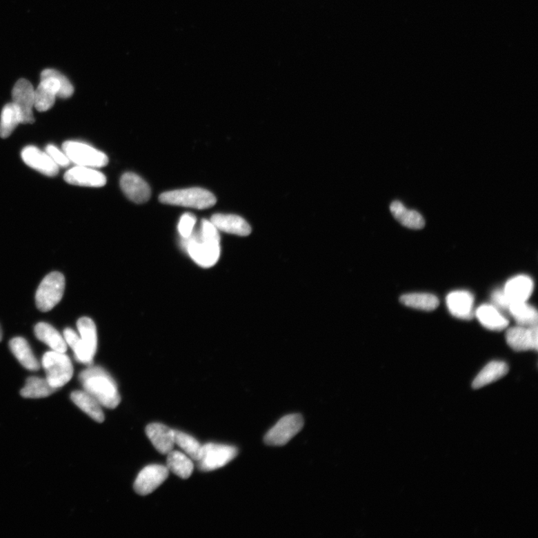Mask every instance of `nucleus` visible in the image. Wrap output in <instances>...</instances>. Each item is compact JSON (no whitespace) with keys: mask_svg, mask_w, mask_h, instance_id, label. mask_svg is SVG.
<instances>
[{"mask_svg":"<svg viewBox=\"0 0 538 538\" xmlns=\"http://www.w3.org/2000/svg\"><path fill=\"white\" fill-rule=\"evenodd\" d=\"M221 237L219 230L208 220H203L201 230L182 239L181 246L193 261L205 268L217 263L221 255Z\"/></svg>","mask_w":538,"mask_h":538,"instance_id":"1","label":"nucleus"},{"mask_svg":"<svg viewBox=\"0 0 538 538\" xmlns=\"http://www.w3.org/2000/svg\"><path fill=\"white\" fill-rule=\"evenodd\" d=\"M79 379L86 392L103 407L116 408L121 402L118 386L109 372L100 366H90L80 373Z\"/></svg>","mask_w":538,"mask_h":538,"instance_id":"2","label":"nucleus"},{"mask_svg":"<svg viewBox=\"0 0 538 538\" xmlns=\"http://www.w3.org/2000/svg\"><path fill=\"white\" fill-rule=\"evenodd\" d=\"M74 92V86L61 72L44 70L41 74V83L34 90V108L39 112H47L55 104L57 97L67 99Z\"/></svg>","mask_w":538,"mask_h":538,"instance_id":"3","label":"nucleus"},{"mask_svg":"<svg viewBox=\"0 0 538 538\" xmlns=\"http://www.w3.org/2000/svg\"><path fill=\"white\" fill-rule=\"evenodd\" d=\"M159 201L168 205L203 210L212 208L217 203V197L204 188H190L164 192L159 196Z\"/></svg>","mask_w":538,"mask_h":538,"instance_id":"4","label":"nucleus"},{"mask_svg":"<svg viewBox=\"0 0 538 538\" xmlns=\"http://www.w3.org/2000/svg\"><path fill=\"white\" fill-rule=\"evenodd\" d=\"M42 366L47 375V381L52 388L59 390L64 387L74 375V367L70 357L65 353L51 351L43 355Z\"/></svg>","mask_w":538,"mask_h":538,"instance_id":"5","label":"nucleus"},{"mask_svg":"<svg viewBox=\"0 0 538 538\" xmlns=\"http://www.w3.org/2000/svg\"><path fill=\"white\" fill-rule=\"evenodd\" d=\"M66 289L64 275L51 272L43 278L35 295L36 306L41 312H48L61 301Z\"/></svg>","mask_w":538,"mask_h":538,"instance_id":"6","label":"nucleus"},{"mask_svg":"<svg viewBox=\"0 0 538 538\" xmlns=\"http://www.w3.org/2000/svg\"><path fill=\"white\" fill-rule=\"evenodd\" d=\"M62 150L70 161L77 166L101 168L109 163V159L103 152L84 143L68 141L63 143Z\"/></svg>","mask_w":538,"mask_h":538,"instance_id":"7","label":"nucleus"},{"mask_svg":"<svg viewBox=\"0 0 538 538\" xmlns=\"http://www.w3.org/2000/svg\"><path fill=\"white\" fill-rule=\"evenodd\" d=\"M238 454L236 447L229 445L208 444L203 446L199 461L201 471L209 472L223 468L235 459Z\"/></svg>","mask_w":538,"mask_h":538,"instance_id":"8","label":"nucleus"},{"mask_svg":"<svg viewBox=\"0 0 538 538\" xmlns=\"http://www.w3.org/2000/svg\"><path fill=\"white\" fill-rule=\"evenodd\" d=\"M303 424V419L300 415H287L268 430L265 437V443L274 446L286 445L301 432Z\"/></svg>","mask_w":538,"mask_h":538,"instance_id":"9","label":"nucleus"},{"mask_svg":"<svg viewBox=\"0 0 538 538\" xmlns=\"http://www.w3.org/2000/svg\"><path fill=\"white\" fill-rule=\"evenodd\" d=\"M166 466L152 464L146 466L138 475L134 483V490L141 496H146L156 490L168 477Z\"/></svg>","mask_w":538,"mask_h":538,"instance_id":"10","label":"nucleus"},{"mask_svg":"<svg viewBox=\"0 0 538 538\" xmlns=\"http://www.w3.org/2000/svg\"><path fill=\"white\" fill-rule=\"evenodd\" d=\"M13 103L19 110L22 123H33L34 118L32 109L34 108V89L28 80L21 79L15 83L12 90Z\"/></svg>","mask_w":538,"mask_h":538,"instance_id":"11","label":"nucleus"},{"mask_svg":"<svg viewBox=\"0 0 538 538\" xmlns=\"http://www.w3.org/2000/svg\"><path fill=\"white\" fill-rule=\"evenodd\" d=\"M506 341L508 346L516 352H524L535 350L538 347L537 326L533 327L517 326L508 329L506 332Z\"/></svg>","mask_w":538,"mask_h":538,"instance_id":"12","label":"nucleus"},{"mask_svg":"<svg viewBox=\"0 0 538 538\" xmlns=\"http://www.w3.org/2000/svg\"><path fill=\"white\" fill-rule=\"evenodd\" d=\"M21 157L27 166L44 175L55 177L59 173V166L54 163L46 152H43L38 148L34 146L25 148L21 152Z\"/></svg>","mask_w":538,"mask_h":538,"instance_id":"13","label":"nucleus"},{"mask_svg":"<svg viewBox=\"0 0 538 538\" xmlns=\"http://www.w3.org/2000/svg\"><path fill=\"white\" fill-rule=\"evenodd\" d=\"M64 178L68 183L79 186L97 188L104 186L106 183V177L103 173L83 166L70 169Z\"/></svg>","mask_w":538,"mask_h":538,"instance_id":"14","label":"nucleus"},{"mask_svg":"<svg viewBox=\"0 0 538 538\" xmlns=\"http://www.w3.org/2000/svg\"><path fill=\"white\" fill-rule=\"evenodd\" d=\"M121 187L123 193L134 203H146L150 199L149 185L136 174H124L121 179Z\"/></svg>","mask_w":538,"mask_h":538,"instance_id":"15","label":"nucleus"},{"mask_svg":"<svg viewBox=\"0 0 538 538\" xmlns=\"http://www.w3.org/2000/svg\"><path fill=\"white\" fill-rule=\"evenodd\" d=\"M146 432L152 446L161 455H168L175 445V430L161 424H152Z\"/></svg>","mask_w":538,"mask_h":538,"instance_id":"16","label":"nucleus"},{"mask_svg":"<svg viewBox=\"0 0 538 538\" xmlns=\"http://www.w3.org/2000/svg\"><path fill=\"white\" fill-rule=\"evenodd\" d=\"M448 310L456 318L470 320L473 318V295L468 291H455L447 295Z\"/></svg>","mask_w":538,"mask_h":538,"instance_id":"17","label":"nucleus"},{"mask_svg":"<svg viewBox=\"0 0 538 538\" xmlns=\"http://www.w3.org/2000/svg\"><path fill=\"white\" fill-rule=\"evenodd\" d=\"M210 221L219 231L239 237H247L251 232L250 224L236 215L215 214Z\"/></svg>","mask_w":538,"mask_h":538,"instance_id":"18","label":"nucleus"},{"mask_svg":"<svg viewBox=\"0 0 538 538\" xmlns=\"http://www.w3.org/2000/svg\"><path fill=\"white\" fill-rule=\"evenodd\" d=\"M534 290L531 277L519 275L509 280L506 284L504 292L510 303L526 302Z\"/></svg>","mask_w":538,"mask_h":538,"instance_id":"19","label":"nucleus"},{"mask_svg":"<svg viewBox=\"0 0 538 538\" xmlns=\"http://www.w3.org/2000/svg\"><path fill=\"white\" fill-rule=\"evenodd\" d=\"M34 335L41 342L50 347L52 351L66 353L68 344L64 337L59 332L46 322H39L34 327Z\"/></svg>","mask_w":538,"mask_h":538,"instance_id":"20","label":"nucleus"},{"mask_svg":"<svg viewBox=\"0 0 538 538\" xmlns=\"http://www.w3.org/2000/svg\"><path fill=\"white\" fill-rule=\"evenodd\" d=\"M70 399L75 405L97 423H103L105 416L102 406L92 395L87 392L77 390L71 393Z\"/></svg>","mask_w":538,"mask_h":538,"instance_id":"21","label":"nucleus"},{"mask_svg":"<svg viewBox=\"0 0 538 538\" xmlns=\"http://www.w3.org/2000/svg\"><path fill=\"white\" fill-rule=\"evenodd\" d=\"M12 354L17 360L30 371H38L40 369V363L32 351L28 342L23 337H15L9 342Z\"/></svg>","mask_w":538,"mask_h":538,"instance_id":"22","label":"nucleus"},{"mask_svg":"<svg viewBox=\"0 0 538 538\" xmlns=\"http://www.w3.org/2000/svg\"><path fill=\"white\" fill-rule=\"evenodd\" d=\"M390 212L395 219L403 226L408 228L420 230L425 226V219L419 212L416 210H408L399 201H396L391 203Z\"/></svg>","mask_w":538,"mask_h":538,"instance_id":"23","label":"nucleus"},{"mask_svg":"<svg viewBox=\"0 0 538 538\" xmlns=\"http://www.w3.org/2000/svg\"><path fill=\"white\" fill-rule=\"evenodd\" d=\"M475 316L481 324L491 330L500 331L508 326L509 321L492 305L483 304L477 311Z\"/></svg>","mask_w":538,"mask_h":538,"instance_id":"24","label":"nucleus"},{"mask_svg":"<svg viewBox=\"0 0 538 538\" xmlns=\"http://www.w3.org/2000/svg\"><path fill=\"white\" fill-rule=\"evenodd\" d=\"M509 368L507 363L502 361H492L477 375L472 382V388L475 390L480 389L492 382L504 378L508 372Z\"/></svg>","mask_w":538,"mask_h":538,"instance_id":"25","label":"nucleus"},{"mask_svg":"<svg viewBox=\"0 0 538 538\" xmlns=\"http://www.w3.org/2000/svg\"><path fill=\"white\" fill-rule=\"evenodd\" d=\"M167 455L166 468L169 472H173L183 479L191 477L194 470V464L190 457L185 453L174 450Z\"/></svg>","mask_w":538,"mask_h":538,"instance_id":"26","label":"nucleus"},{"mask_svg":"<svg viewBox=\"0 0 538 538\" xmlns=\"http://www.w3.org/2000/svg\"><path fill=\"white\" fill-rule=\"evenodd\" d=\"M508 310L519 326L533 327L537 326V311L526 302L510 303Z\"/></svg>","mask_w":538,"mask_h":538,"instance_id":"27","label":"nucleus"},{"mask_svg":"<svg viewBox=\"0 0 538 538\" xmlns=\"http://www.w3.org/2000/svg\"><path fill=\"white\" fill-rule=\"evenodd\" d=\"M57 390L51 387L47 379L30 377L26 380L21 395L26 399H41L51 396Z\"/></svg>","mask_w":538,"mask_h":538,"instance_id":"28","label":"nucleus"},{"mask_svg":"<svg viewBox=\"0 0 538 538\" xmlns=\"http://www.w3.org/2000/svg\"><path fill=\"white\" fill-rule=\"evenodd\" d=\"M400 302L406 306L426 311H432L439 306V299L435 295L428 293L404 295Z\"/></svg>","mask_w":538,"mask_h":538,"instance_id":"29","label":"nucleus"},{"mask_svg":"<svg viewBox=\"0 0 538 538\" xmlns=\"http://www.w3.org/2000/svg\"><path fill=\"white\" fill-rule=\"evenodd\" d=\"M77 328L87 351L94 357L97 348V334L94 322L88 317L80 318L77 321Z\"/></svg>","mask_w":538,"mask_h":538,"instance_id":"30","label":"nucleus"},{"mask_svg":"<svg viewBox=\"0 0 538 538\" xmlns=\"http://www.w3.org/2000/svg\"><path fill=\"white\" fill-rule=\"evenodd\" d=\"M20 123H22L21 116L16 106L13 103L6 105L0 120V137L6 139L10 137Z\"/></svg>","mask_w":538,"mask_h":538,"instance_id":"31","label":"nucleus"},{"mask_svg":"<svg viewBox=\"0 0 538 538\" xmlns=\"http://www.w3.org/2000/svg\"><path fill=\"white\" fill-rule=\"evenodd\" d=\"M63 335L67 344L73 349L76 360L81 363L92 366L94 357L88 353L82 339L76 332L73 329L66 328Z\"/></svg>","mask_w":538,"mask_h":538,"instance_id":"32","label":"nucleus"},{"mask_svg":"<svg viewBox=\"0 0 538 538\" xmlns=\"http://www.w3.org/2000/svg\"><path fill=\"white\" fill-rule=\"evenodd\" d=\"M175 444L182 448L185 454L192 460L195 461L200 460L203 446L192 436L175 430Z\"/></svg>","mask_w":538,"mask_h":538,"instance_id":"33","label":"nucleus"},{"mask_svg":"<svg viewBox=\"0 0 538 538\" xmlns=\"http://www.w3.org/2000/svg\"><path fill=\"white\" fill-rule=\"evenodd\" d=\"M196 221V217L191 213H186L183 215L178 224V231L182 239H186L192 235Z\"/></svg>","mask_w":538,"mask_h":538,"instance_id":"34","label":"nucleus"},{"mask_svg":"<svg viewBox=\"0 0 538 538\" xmlns=\"http://www.w3.org/2000/svg\"><path fill=\"white\" fill-rule=\"evenodd\" d=\"M46 152L59 167H67L70 160L64 151H61L56 146L50 145L46 148Z\"/></svg>","mask_w":538,"mask_h":538,"instance_id":"35","label":"nucleus"},{"mask_svg":"<svg viewBox=\"0 0 538 538\" xmlns=\"http://www.w3.org/2000/svg\"><path fill=\"white\" fill-rule=\"evenodd\" d=\"M492 301L500 309L508 310L510 302L504 291L497 290L492 294Z\"/></svg>","mask_w":538,"mask_h":538,"instance_id":"36","label":"nucleus"},{"mask_svg":"<svg viewBox=\"0 0 538 538\" xmlns=\"http://www.w3.org/2000/svg\"><path fill=\"white\" fill-rule=\"evenodd\" d=\"M2 339H3V332H2L1 327H0V342H1Z\"/></svg>","mask_w":538,"mask_h":538,"instance_id":"37","label":"nucleus"}]
</instances>
